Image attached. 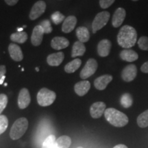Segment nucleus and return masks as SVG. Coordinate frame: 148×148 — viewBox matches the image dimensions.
I'll return each mask as SVG.
<instances>
[{
  "label": "nucleus",
  "instance_id": "2f4dec72",
  "mask_svg": "<svg viewBox=\"0 0 148 148\" xmlns=\"http://www.w3.org/2000/svg\"><path fill=\"white\" fill-rule=\"evenodd\" d=\"M40 25L43 29L45 34H49L52 32V27L50 21L49 20H44L40 23Z\"/></svg>",
  "mask_w": 148,
  "mask_h": 148
},
{
  "label": "nucleus",
  "instance_id": "dca6fc26",
  "mask_svg": "<svg viewBox=\"0 0 148 148\" xmlns=\"http://www.w3.org/2000/svg\"><path fill=\"white\" fill-rule=\"evenodd\" d=\"M90 88V83L88 80H83L76 83L74 86V90L77 95L84 96Z\"/></svg>",
  "mask_w": 148,
  "mask_h": 148
},
{
  "label": "nucleus",
  "instance_id": "c9c22d12",
  "mask_svg": "<svg viewBox=\"0 0 148 148\" xmlns=\"http://www.w3.org/2000/svg\"><path fill=\"white\" fill-rule=\"evenodd\" d=\"M140 71L144 73H148V61L144 62L140 66Z\"/></svg>",
  "mask_w": 148,
  "mask_h": 148
},
{
  "label": "nucleus",
  "instance_id": "a19ab883",
  "mask_svg": "<svg viewBox=\"0 0 148 148\" xmlns=\"http://www.w3.org/2000/svg\"><path fill=\"white\" fill-rule=\"evenodd\" d=\"M132 1H138V0H132Z\"/></svg>",
  "mask_w": 148,
  "mask_h": 148
},
{
  "label": "nucleus",
  "instance_id": "4c0bfd02",
  "mask_svg": "<svg viewBox=\"0 0 148 148\" xmlns=\"http://www.w3.org/2000/svg\"><path fill=\"white\" fill-rule=\"evenodd\" d=\"M113 148H128L126 145H123V144H119V145H116L114 146Z\"/></svg>",
  "mask_w": 148,
  "mask_h": 148
},
{
  "label": "nucleus",
  "instance_id": "e433bc0d",
  "mask_svg": "<svg viewBox=\"0 0 148 148\" xmlns=\"http://www.w3.org/2000/svg\"><path fill=\"white\" fill-rule=\"evenodd\" d=\"M5 3L9 5H14L16 4V3L18 2V0H5Z\"/></svg>",
  "mask_w": 148,
  "mask_h": 148
},
{
  "label": "nucleus",
  "instance_id": "f257e3e1",
  "mask_svg": "<svg viewBox=\"0 0 148 148\" xmlns=\"http://www.w3.org/2000/svg\"><path fill=\"white\" fill-rule=\"evenodd\" d=\"M116 39L119 46L124 49H130L136 44L137 32L134 27L125 25L120 29Z\"/></svg>",
  "mask_w": 148,
  "mask_h": 148
},
{
  "label": "nucleus",
  "instance_id": "0eeeda50",
  "mask_svg": "<svg viewBox=\"0 0 148 148\" xmlns=\"http://www.w3.org/2000/svg\"><path fill=\"white\" fill-rule=\"evenodd\" d=\"M137 75V67L133 64H128L121 71V78L124 82H132Z\"/></svg>",
  "mask_w": 148,
  "mask_h": 148
},
{
  "label": "nucleus",
  "instance_id": "5701e85b",
  "mask_svg": "<svg viewBox=\"0 0 148 148\" xmlns=\"http://www.w3.org/2000/svg\"><path fill=\"white\" fill-rule=\"evenodd\" d=\"M71 144V139L69 136L63 135L56 140L53 148H69Z\"/></svg>",
  "mask_w": 148,
  "mask_h": 148
},
{
  "label": "nucleus",
  "instance_id": "bb28decb",
  "mask_svg": "<svg viewBox=\"0 0 148 148\" xmlns=\"http://www.w3.org/2000/svg\"><path fill=\"white\" fill-rule=\"evenodd\" d=\"M120 103L121 106L125 108H128L132 106L133 103V99L132 96L129 93H124L121 95L120 99Z\"/></svg>",
  "mask_w": 148,
  "mask_h": 148
},
{
  "label": "nucleus",
  "instance_id": "79ce46f5",
  "mask_svg": "<svg viewBox=\"0 0 148 148\" xmlns=\"http://www.w3.org/2000/svg\"><path fill=\"white\" fill-rule=\"evenodd\" d=\"M77 148H84V147H77Z\"/></svg>",
  "mask_w": 148,
  "mask_h": 148
},
{
  "label": "nucleus",
  "instance_id": "1a4fd4ad",
  "mask_svg": "<svg viewBox=\"0 0 148 148\" xmlns=\"http://www.w3.org/2000/svg\"><path fill=\"white\" fill-rule=\"evenodd\" d=\"M106 103L102 101H97L93 103L90 108V114L93 119H98L104 114L106 110Z\"/></svg>",
  "mask_w": 148,
  "mask_h": 148
},
{
  "label": "nucleus",
  "instance_id": "f704fd0d",
  "mask_svg": "<svg viewBox=\"0 0 148 148\" xmlns=\"http://www.w3.org/2000/svg\"><path fill=\"white\" fill-rule=\"evenodd\" d=\"M6 73V68L4 65H0V80L5 76V74Z\"/></svg>",
  "mask_w": 148,
  "mask_h": 148
},
{
  "label": "nucleus",
  "instance_id": "ddd939ff",
  "mask_svg": "<svg viewBox=\"0 0 148 148\" xmlns=\"http://www.w3.org/2000/svg\"><path fill=\"white\" fill-rule=\"evenodd\" d=\"M44 33L43 29L40 25H36L33 29L32 36H31V42L34 46H38L41 44Z\"/></svg>",
  "mask_w": 148,
  "mask_h": 148
},
{
  "label": "nucleus",
  "instance_id": "6e6552de",
  "mask_svg": "<svg viewBox=\"0 0 148 148\" xmlns=\"http://www.w3.org/2000/svg\"><path fill=\"white\" fill-rule=\"evenodd\" d=\"M46 3L44 1H38L34 4L29 12V17L31 20H35L40 17L45 12Z\"/></svg>",
  "mask_w": 148,
  "mask_h": 148
},
{
  "label": "nucleus",
  "instance_id": "a878e982",
  "mask_svg": "<svg viewBox=\"0 0 148 148\" xmlns=\"http://www.w3.org/2000/svg\"><path fill=\"white\" fill-rule=\"evenodd\" d=\"M137 124L142 128L148 126V110L144 111L138 115L137 117Z\"/></svg>",
  "mask_w": 148,
  "mask_h": 148
},
{
  "label": "nucleus",
  "instance_id": "2eb2a0df",
  "mask_svg": "<svg viewBox=\"0 0 148 148\" xmlns=\"http://www.w3.org/2000/svg\"><path fill=\"white\" fill-rule=\"evenodd\" d=\"M8 51L11 58L16 62H20L23 60V54L20 47L14 43H10L8 46Z\"/></svg>",
  "mask_w": 148,
  "mask_h": 148
},
{
  "label": "nucleus",
  "instance_id": "9b49d317",
  "mask_svg": "<svg viewBox=\"0 0 148 148\" xmlns=\"http://www.w3.org/2000/svg\"><path fill=\"white\" fill-rule=\"evenodd\" d=\"M125 16H126V12L123 8H118L114 12L112 18V25L114 27H119L122 25L124 21Z\"/></svg>",
  "mask_w": 148,
  "mask_h": 148
},
{
  "label": "nucleus",
  "instance_id": "4be33fe9",
  "mask_svg": "<svg viewBox=\"0 0 148 148\" xmlns=\"http://www.w3.org/2000/svg\"><path fill=\"white\" fill-rule=\"evenodd\" d=\"M76 35L79 41L84 42H88L90 39V33L87 27L84 26L78 27L76 29Z\"/></svg>",
  "mask_w": 148,
  "mask_h": 148
},
{
  "label": "nucleus",
  "instance_id": "c85d7f7f",
  "mask_svg": "<svg viewBox=\"0 0 148 148\" xmlns=\"http://www.w3.org/2000/svg\"><path fill=\"white\" fill-rule=\"evenodd\" d=\"M51 18L52 21L53 22V23L56 24V25H58V24H60L61 22H62L65 19L64 14H62L59 11H56V12H53L51 14Z\"/></svg>",
  "mask_w": 148,
  "mask_h": 148
},
{
  "label": "nucleus",
  "instance_id": "4468645a",
  "mask_svg": "<svg viewBox=\"0 0 148 148\" xmlns=\"http://www.w3.org/2000/svg\"><path fill=\"white\" fill-rule=\"evenodd\" d=\"M112 43L110 40L103 39L99 42L97 45V53L101 57H106L110 53Z\"/></svg>",
  "mask_w": 148,
  "mask_h": 148
},
{
  "label": "nucleus",
  "instance_id": "7c9ffc66",
  "mask_svg": "<svg viewBox=\"0 0 148 148\" xmlns=\"http://www.w3.org/2000/svg\"><path fill=\"white\" fill-rule=\"evenodd\" d=\"M8 125V119L6 116L0 115V135L6 130Z\"/></svg>",
  "mask_w": 148,
  "mask_h": 148
},
{
  "label": "nucleus",
  "instance_id": "f8f14e48",
  "mask_svg": "<svg viewBox=\"0 0 148 148\" xmlns=\"http://www.w3.org/2000/svg\"><path fill=\"white\" fill-rule=\"evenodd\" d=\"M112 76L111 75L106 74L98 77L94 81V86L99 90H103L107 87L108 84L112 80Z\"/></svg>",
  "mask_w": 148,
  "mask_h": 148
},
{
  "label": "nucleus",
  "instance_id": "a211bd4d",
  "mask_svg": "<svg viewBox=\"0 0 148 148\" xmlns=\"http://www.w3.org/2000/svg\"><path fill=\"white\" fill-rule=\"evenodd\" d=\"M77 23V18L75 16L71 15L67 16L64 20L62 25V31L64 33L71 32L75 28Z\"/></svg>",
  "mask_w": 148,
  "mask_h": 148
},
{
  "label": "nucleus",
  "instance_id": "ea45409f",
  "mask_svg": "<svg viewBox=\"0 0 148 148\" xmlns=\"http://www.w3.org/2000/svg\"><path fill=\"white\" fill-rule=\"evenodd\" d=\"M36 71H39V69H38V68H36Z\"/></svg>",
  "mask_w": 148,
  "mask_h": 148
},
{
  "label": "nucleus",
  "instance_id": "393cba45",
  "mask_svg": "<svg viewBox=\"0 0 148 148\" xmlns=\"http://www.w3.org/2000/svg\"><path fill=\"white\" fill-rule=\"evenodd\" d=\"M10 40L12 42L23 43L27 40V34L25 32H14L10 35Z\"/></svg>",
  "mask_w": 148,
  "mask_h": 148
},
{
  "label": "nucleus",
  "instance_id": "412c9836",
  "mask_svg": "<svg viewBox=\"0 0 148 148\" xmlns=\"http://www.w3.org/2000/svg\"><path fill=\"white\" fill-rule=\"evenodd\" d=\"M86 52V47L84 44L80 41H76L74 42L72 47L71 57L75 58L77 56H82Z\"/></svg>",
  "mask_w": 148,
  "mask_h": 148
},
{
  "label": "nucleus",
  "instance_id": "9d476101",
  "mask_svg": "<svg viewBox=\"0 0 148 148\" xmlns=\"http://www.w3.org/2000/svg\"><path fill=\"white\" fill-rule=\"evenodd\" d=\"M31 101V97L29 90L23 88L19 91L18 96V106L20 109H25L29 106Z\"/></svg>",
  "mask_w": 148,
  "mask_h": 148
},
{
  "label": "nucleus",
  "instance_id": "aec40b11",
  "mask_svg": "<svg viewBox=\"0 0 148 148\" xmlns=\"http://www.w3.org/2000/svg\"><path fill=\"white\" fill-rule=\"evenodd\" d=\"M119 56L121 60L126 62H132L138 60V55L136 51L131 49H123L119 53Z\"/></svg>",
  "mask_w": 148,
  "mask_h": 148
},
{
  "label": "nucleus",
  "instance_id": "f3484780",
  "mask_svg": "<svg viewBox=\"0 0 148 148\" xmlns=\"http://www.w3.org/2000/svg\"><path fill=\"white\" fill-rule=\"evenodd\" d=\"M69 45V41L64 37L56 36L51 40V46L53 49L60 50L66 48Z\"/></svg>",
  "mask_w": 148,
  "mask_h": 148
},
{
  "label": "nucleus",
  "instance_id": "cd10ccee",
  "mask_svg": "<svg viewBox=\"0 0 148 148\" xmlns=\"http://www.w3.org/2000/svg\"><path fill=\"white\" fill-rule=\"evenodd\" d=\"M56 140V138L55 135H49L45 138V140H44L43 143L42 145V148H53L54 147Z\"/></svg>",
  "mask_w": 148,
  "mask_h": 148
},
{
  "label": "nucleus",
  "instance_id": "72a5a7b5",
  "mask_svg": "<svg viewBox=\"0 0 148 148\" xmlns=\"http://www.w3.org/2000/svg\"><path fill=\"white\" fill-rule=\"evenodd\" d=\"M115 0H99V5L101 8L106 9L113 3Z\"/></svg>",
  "mask_w": 148,
  "mask_h": 148
},
{
  "label": "nucleus",
  "instance_id": "6ab92c4d",
  "mask_svg": "<svg viewBox=\"0 0 148 148\" xmlns=\"http://www.w3.org/2000/svg\"><path fill=\"white\" fill-rule=\"evenodd\" d=\"M64 54L63 52H58L53 53L49 54L47 58V64L50 66H59L62 63V61L64 60Z\"/></svg>",
  "mask_w": 148,
  "mask_h": 148
},
{
  "label": "nucleus",
  "instance_id": "39448f33",
  "mask_svg": "<svg viewBox=\"0 0 148 148\" xmlns=\"http://www.w3.org/2000/svg\"><path fill=\"white\" fill-rule=\"evenodd\" d=\"M110 14L107 11L99 12L95 17L94 18L92 23V33H96L99 29L103 28L108 23L110 18Z\"/></svg>",
  "mask_w": 148,
  "mask_h": 148
},
{
  "label": "nucleus",
  "instance_id": "b1692460",
  "mask_svg": "<svg viewBox=\"0 0 148 148\" xmlns=\"http://www.w3.org/2000/svg\"><path fill=\"white\" fill-rule=\"evenodd\" d=\"M81 64H82V61L80 59L75 58L66 64L64 66V71L68 73H73L80 67Z\"/></svg>",
  "mask_w": 148,
  "mask_h": 148
},
{
  "label": "nucleus",
  "instance_id": "7ed1b4c3",
  "mask_svg": "<svg viewBox=\"0 0 148 148\" xmlns=\"http://www.w3.org/2000/svg\"><path fill=\"white\" fill-rule=\"evenodd\" d=\"M27 128H28V121L26 118L21 117L16 119L10 128V138L12 140L18 139L23 136Z\"/></svg>",
  "mask_w": 148,
  "mask_h": 148
},
{
  "label": "nucleus",
  "instance_id": "f03ea898",
  "mask_svg": "<svg viewBox=\"0 0 148 148\" xmlns=\"http://www.w3.org/2000/svg\"><path fill=\"white\" fill-rule=\"evenodd\" d=\"M104 116L107 121L114 127H123L126 125L129 121L126 114L113 108L106 109Z\"/></svg>",
  "mask_w": 148,
  "mask_h": 148
},
{
  "label": "nucleus",
  "instance_id": "c756f323",
  "mask_svg": "<svg viewBox=\"0 0 148 148\" xmlns=\"http://www.w3.org/2000/svg\"><path fill=\"white\" fill-rule=\"evenodd\" d=\"M138 47L143 51H148V36H143L138 40Z\"/></svg>",
  "mask_w": 148,
  "mask_h": 148
},
{
  "label": "nucleus",
  "instance_id": "473e14b6",
  "mask_svg": "<svg viewBox=\"0 0 148 148\" xmlns=\"http://www.w3.org/2000/svg\"><path fill=\"white\" fill-rule=\"evenodd\" d=\"M8 97L5 94H0V115L8 104Z\"/></svg>",
  "mask_w": 148,
  "mask_h": 148
},
{
  "label": "nucleus",
  "instance_id": "58836bf2",
  "mask_svg": "<svg viewBox=\"0 0 148 148\" xmlns=\"http://www.w3.org/2000/svg\"><path fill=\"white\" fill-rule=\"evenodd\" d=\"M5 76H3V78L1 79V80H0V84H3V81H4V79H5Z\"/></svg>",
  "mask_w": 148,
  "mask_h": 148
},
{
  "label": "nucleus",
  "instance_id": "423d86ee",
  "mask_svg": "<svg viewBox=\"0 0 148 148\" xmlns=\"http://www.w3.org/2000/svg\"><path fill=\"white\" fill-rule=\"evenodd\" d=\"M98 64L97 60L94 58H90L86 62L82 71H80L79 75L82 79H86L91 76L95 73L97 69Z\"/></svg>",
  "mask_w": 148,
  "mask_h": 148
},
{
  "label": "nucleus",
  "instance_id": "20e7f679",
  "mask_svg": "<svg viewBox=\"0 0 148 148\" xmlns=\"http://www.w3.org/2000/svg\"><path fill=\"white\" fill-rule=\"evenodd\" d=\"M37 101L40 106H50L54 102L56 94L47 88H42L37 94Z\"/></svg>",
  "mask_w": 148,
  "mask_h": 148
}]
</instances>
